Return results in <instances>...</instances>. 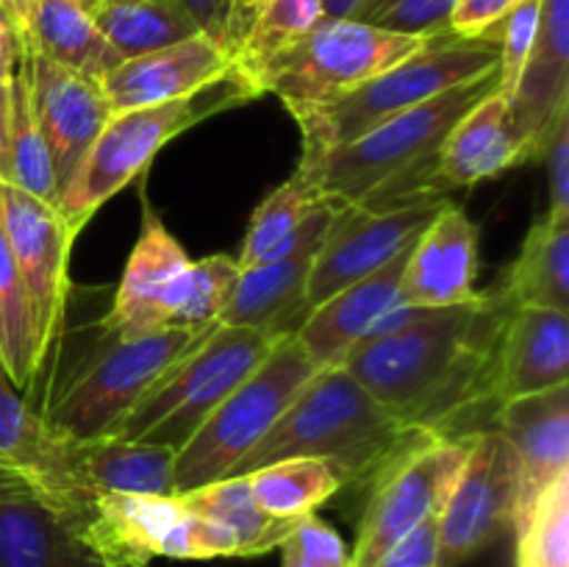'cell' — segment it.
<instances>
[{
	"mask_svg": "<svg viewBox=\"0 0 569 567\" xmlns=\"http://www.w3.org/2000/svg\"><path fill=\"white\" fill-rule=\"evenodd\" d=\"M515 309L498 287L467 304L422 309L359 342L339 365L426 437H472L492 428L500 409L498 350Z\"/></svg>",
	"mask_w": 569,
	"mask_h": 567,
	"instance_id": "cell-1",
	"label": "cell"
},
{
	"mask_svg": "<svg viewBox=\"0 0 569 567\" xmlns=\"http://www.w3.org/2000/svg\"><path fill=\"white\" fill-rule=\"evenodd\" d=\"M389 406L372 398L342 365L322 367L281 420L250 450L233 476H244L289 456L331 459L348 476V487L370 489L389 465L428 442Z\"/></svg>",
	"mask_w": 569,
	"mask_h": 567,
	"instance_id": "cell-2",
	"label": "cell"
},
{
	"mask_svg": "<svg viewBox=\"0 0 569 567\" xmlns=\"http://www.w3.org/2000/svg\"><path fill=\"white\" fill-rule=\"evenodd\" d=\"M253 98H259V92L250 78L233 64L226 76L214 78L187 98L111 115L89 153L83 156L76 176L61 189L59 211L67 226L81 233L94 211L109 203L133 178L142 176L167 142L198 122Z\"/></svg>",
	"mask_w": 569,
	"mask_h": 567,
	"instance_id": "cell-3",
	"label": "cell"
},
{
	"mask_svg": "<svg viewBox=\"0 0 569 567\" xmlns=\"http://www.w3.org/2000/svg\"><path fill=\"white\" fill-rule=\"evenodd\" d=\"M498 61L500 48L495 28L478 39H456L450 33L428 39L417 53L378 72L361 87L326 103L292 111L303 139L300 159L339 148L433 94L487 76L498 67Z\"/></svg>",
	"mask_w": 569,
	"mask_h": 567,
	"instance_id": "cell-4",
	"label": "cell"
},
{
	"mask_svg": "<svg viewBox=\"0 0 569 567\" xmlns=\"http://www.w3.org/2000/svg\"><path fill=\"white\" fill-rule=\"evenodd\" d=\"M498 89V67L492 72L459 87L439 92L389 120L378 122L361 137L326 150L320 156L300 159L303 172L322 200L333 206H353L381 183L400 172L417 170L439 159L450 128L489 92Z\"/></svg>",
	"mask_w": 569,
	"mask_h": 567,
	"instance_id": "cell-5",
	"label": "cell"
},
{
	"mask_svg": "<svg viewBox=\"0 0 569 567\" xmlns=\"http://www.w3.org/2000/svg\"><path fill=\"white\" fill-rule=\"evenodd\" d=\"M289 334L267 328L217 326L189 354L172 361L164 376L111 428V437L164 445L178 450L206 417L276 350Z\"/></svg>",
	"mask_w": 569,
	"mask_h": 567,
	"instance_id": "cell-6",
	"label": "cell"
},
{
	"mask_svg": "<svg viewBox=\"0 0 569 567\" xmlns=\"http://www.w3.org/2000/svg\"><path fill=\"white\" fill-rule=\"evenodd\" d=\"M209 331L211 328H159L142 337L117 339L103 328L100 348L56 384L53 395L39 406V415L50 431L64 439L109 434L164 376L167 367L189 354Z\"/></svg>",
	"mask_w": 569,
	"mask_h": 567,
	"instance_id": "cell-7",
	"label": "cell"
},
{
	"mask_svg": "<svg viewBox=\"0 0 569 567\" xmlns=\"http://www.w3.org/2000/svg\"><path fill=\"white\" fill-rule=\"evenodd\" d=\"M320 370L295 334L283 337L178 450L176 495L233 476Z\"/></svg>",
	"mask_w": 569,
	"mask_h": 567,
	"instance_id": "cell-8",
	"label": "cell"
},
{
	"mask_svg": "<svg viewBox=\"0 0 569 567\" xmlns=\"http://www.w3.org/2000/svg\"><path fill=\"white\" fill-rule=\"evenodd\" d=\"M426 42L359 20H322L300 42L267 61L250 81L259 94L281 98L292 115L361 87Z\"/></svg>",
	"mask_w": 569,
	"mask_h": 567,
	"instance_id": "cell-9",
	"label": "cell"
},
{
	"mask_svg": "<svg viewBox=\"0 0 569 567\" xmlns=\"http://www.w3.org/2000/svg\"><path fill=\"white\" fill-rule=\"evenodd\" d=\"M472 437L428 439L372 481L350 550V567H372L400 537L428 517H439L465 467Z\"/></svg>",
	"mask_w": 569,
	"mask_h": 567,
	"instance_id": "cell-10",
	"label": "cell"
},
{
	"mask_svg": "<svg viewBox=\"0 0 569 567\" xmlns=\"http://www.w3.org/2000/svg\"><path fill=\"white\" fill-rule=\"evenodd\" d=\"M517 459L495 428L478 431L439 511L437 567H459L515 528Z\"/></svg>",
	"mask_w": 569,
	"mask_h": 567,
	"instance_id": "cell-11",
	"label": "cell"
},
{
	"mask_svg": "<svg viewBox=\"0 0 569 567\" xmlns=\"http://www.w3.org/2000/svg\"><path fill=\"white\" fill-rule=\"evenodd\" d=\"M0 217L31 304L39 356L44 365L61 331L70 295V250L78 233L67 226L56 206L42 203L11 183H0Z\"/></svg>",
	"mask_w": 569,
	"mask_h": 567,
	"instance_id": "cell-12",
	"label": "cell"
},
{
	"mask_svg": "<svg viewBox=\"0 0 569 567\" xmlns=\"http://www.w3.org/2000/svg\"><path fill=\"white\" fill-rule=\"evenodd\" d=\"M439 203L406 206V209L376 211L365 206H339V215L317 253L306 284V315L322 300L350 287L359 278L381 270L403 248H409L428 222L442 211Z\"/></svg>",
	"mask_w": 569,
	"mask_h": 567,
	"instance_id": "cell-13",
	"label": "cell"
},
{
	"mask_svg": "<svg viewBox=\"0 0 569 567\" xmlns=\"http://www.w3.org/2000/svg\"><path fill=\"white\" fill-rule=\"evenodd\" d=\"M337 215L339 206L322 200L276 256L253 267H242L217 326L267 328L281 334L298 331L306 317V284Z\"/></svg>",
	"mask_w": 569,
	"mask_h": 567,
	"instance_id": "cell-14",
	"label": "cell"
},
{
	"mask_svg": "<svg viewBox=\"0 0 569 567\" xmlns=\"http://www.w3.org/2000/svg\"><path fill=\"white\" fill-rule=\"evenodd\" d=\"M20 53L33 117L48 142L61 198V189L76 176L83 156L114 111L100 89V81L48 59L31 44H22Z\"/></svg>",
	"mask_w": 569,
	"mask_h": 567,
	"instance_id": "cell-15",
	"label": "cell"
},
{
	"mask_svg": "<svg viewBox=\"0 0 569 567\" xmlns=\"http://www.w3.org/2000/svg\"><path fill=\"white\" fill-rule=\"evenodd\" d=\"M517 459L515 528L520 534L550 484L569 472V384L506 400L492 422Z\"/></svg>",
	"mask_w": 569,
	"mask_h": 567,
	"instance_id": "cell-16",
	"label": "cell"
},
{
	"mask_svg": "<svg viewBox=\"0 0 569 567\" xmlns=\"http://www.w3.org/2000/svg\"><path fill=\"white\" fill-rule=\"evenodd\" d=\"M178 495L94 493L67 531L103 567H148L181 523Z\"/></svg>",
	"mask_w": 569,
	"mask_h": 567,
	"instance_id": "cell-17",
	"label": "cell"
},
{
	"mask_svg": "<svg viewBox=\"0 0 569 567\" xmlns=\"http://www.w3.org/2000/svg\"><path fill=\"white\" fill-rule=\"evenodd\" d=\"M187 265L189 256L183 253L178 239L156 217L153 206L142 200V228L122 270L109 315L103 317L106 331L117 339H133L170 328L167 317L172 295Z\"/></svg>",
	"mask_w": 569,
	"mask_h": 567,
	"instance_id": "cell-18",
	"label": "cell"
},
{
	"mask_svg": "<svg viewBox=\"0 0 569 567\" xmlns=\"http://www.w3.org/2000/svg\"><path fill=\"white\" fill-rule=\"evenodd\" d=\"M478 228L465 209L445 203L411 245L400 300L422 309H448L478 295Z\"/></svg>",
	"mask_w": 569,
	"mask_h": 567,
	"instance_id": "cell-19",
	"label": "cell"
},
{
	"mask_svg": "<svg viewBox=\"0 0 569 567\" xmlns=\"http://www.w3.org/2000/svg\"><path fill=\"white\" fill-rule=\"evenodd\" d=\"M231 67V50L198 33L170 48L120 61L114 70L100 78V89L117 115V111L187 98L214 78L226 76Z\"/></svg>",
	"mask_w": 569,
	"mask_h": 567,
	"instance_id": "cell-20",
	"label": "cell"
},
{
	"mask_svg": "<svg viewBox=\"0 0 569 567\" xmlns=\"http://www.w3.org/2000/svg\"><path fill=\"white\" fill-rule=\"evenodd\" d=\"M417 242V239H415ZM411 242V245H415ZM409 248L400 250L389 265L370 276L359 278L350 287L339 289L328 300L309 311L298 326L295 337L306 348V354L320 367H333L370 334V328L400 304V281H403Z\"/></svg>",
	"mask_w": 569,
	"mask_h": 567,
	"instance_id": "cell-21",
	"label": "cell"
},
{
	"mask_svg": "<svg viewBox=\"0 0 569 567\" xmlns=\"http://www.w3.org/2000/svg\"><path fill=\"white\" fill-rule=\"evenodd\" d=\"M0 461L17 467L59 515L89 487L67 465L64 437L50 431L37 406L11 381L0 361Z\"/></svg>",
	"mask_w": 569,
	"mask_h": 567,
	"instance_id": "cell-22",
	"label": "cell"
},
{
	"mask_svg": "<svg viewBox=\"0 0 569 567\" xmlns=\"http://www.w3.org/2000/svg\"><path fill=\"white\" fill-rule=\"evenodd\" d=\"M0 567H103L17 467L0 461Z\"/></svg>",
	"mask_w": 569,
	"mask_h": 567,
	"instance_id": "cell-23",
	"label": "cell"
},
{
	"mask_svg": "<svg viewBox=\"0 0 569 567\" xmlns=\"http://www.w3.org/2000/svg\"><path fill=\"white\" fill-rule=\"evenodd\" d=\"M565 103H569V0H542L537 42L509 100L520 161H531L533 145Z\"/></svg>",
	"mask_w": 569,
	"mask_h": 567,
	"instance_id": "cell-24",
	"label": "cell"
},
{
	"mask_svg": "<svg viewBox=\"0 0 569 567\" xmlns=\"http://www.w3.org/2000/svg\"><path fill=\"white\" fill-rule=\"evenodd\" d=\"M569 384V317L545 306H517L498 350V398L537 395Z\"/></svg>",
	"mask_w": 569,
	"mask_h": 567,
	"instance_id": "cell-25",
	"label": "cell"
},
{
	"mask_svg": "<svg viewBox=\"0 0 569 567\" xmlns=\"http://www.w3.org/2000/svg\"><path fill=\"white\" fill-rule=\"evenodd\" d=\"M67 465L78 484L94 493L176 495V450L133 439H64Z\"/></svg>",
	"mask_w": 569,
	"mask_h": 567,
	"instance_id": "cell-26",
	"label": "cell"
},
{
	"mask_svg": "<svg viewBox=\"0 0 569 567\" xmlns=\"http://www.w3.org/2000/svg\"><path fill=\"white\" fill-rule=\"evenodd\" d=\"M515 165L522 161L511 128L509 98L495 89L450 128L439 148V176L450 189H467Z\"/></svg>",
	"mask_w": 569,
	"mask_h": 567,
	"instance_id": "cell-27",
	"label": "cell"
},
{
	"mask_svg": "<svg viewBox=\"0 0 569 567\" xmlns=\"http://www.w3.org/2000/svg\"><path fill=\"white\" fill-rule=\"evenodd\" d=\"M498 289L515 306H569V215H542L522 239V248Z\"/></svg>",
	"mask_w": 569,
	"mask_h": 567,
	"instance_id": "cell-28",
	"label": "cell"
},
{
	"mask_svg": "<svg viewBox=\"0 0 569 567\" xmlns=\"http://www.w3.org/2000/svg\"><path fill=\"white\" fill-rule=\"evenodd\" d=\"M28 44L94 81L122 61L94 26L83 0H33Z\"/></svg>",
	"mask_w": 569,
	"mask_h": 567,
	"instance_id": "cell-29",
	"label": "cell"
},
{
	"mask_svg": "<svg viewBox=\"0 0 569 567\" xmlns=\"http://www.w3.org/2000/svg\"><path fill=\"white\" fill-rule=\"evenodd\" d=\"M181 504L200 517L226 528L239 548V559L264 556L281 548L298 520H281L261 509L250 495L248 476H226L206 487L178 493Z\"/></svg>",
	"mask_w": 569,
	"mask_h": 567,
	"instance_id": "cell-30",
	"label": "cell"
},
{
	"mask_svg": "<svg viewBox=\"0 0 569 567\" xmlns=\"http://www.w3.org/2000/svg\"><path fill=\"white\" fill-rule=\"evenodd\" d=\"M256 504L281 520H300L315 515L339 489L348 487V476L331 459L289 456L253 472H244Z\"/></svg>",
	"mask_w": 569,
	"mask_h": 567,
	"instance_id": "cell-31",
	"label": "cell"
},
{
	"mask_svg": "<svg viewBox=\"0 0 569 567\" xmlns=\"http://www.w3.org/2000/svg\"><path fill=\"white\" fill-rule=\"evenodd\" d=\"M0 183H11V187L42 200V203L59 209V183H56L48 142H44L37 117H33L22 53L17 56V64L9 78V126H6V153Z\"/></svg>",
	"mask_w": 569,
	"mask_h": 567,
	"instance_id": "cell-32",
	"label": "cell"
},
{
	"mask_svg": "<svg viewBox=\"0 0 569 567\" xmlns=\"http://www.w3.org/2000/svg\"><path fill=\"white\" fill-rule=\"evenodd\" d=\"M92 20L122 61L200 33L178 0H109L94 6Z\"/></svg>",
	"mask_w": 569,
	"mask_h": 567,
	"instance_id": "cell-33",
	"label": "cell"
},
{
	"mask_svg": "<svg viewBox=\"0 0 569 567\" xmlns=\"http://www.w3.org/2000/svg\"><path fill=\"white\" fill-rule=\"evenodd\" d=\"M0 361L22 392L33 387L42 370L31 304L6 239L3 217H0Z\"/></svg>",
	"mask_w": 569,
	"mask_h": 567,
	"instance_id": "cell-34",
	"label": "cell"
},
{
	"mask_svg": "<svg viewBox=\"0 0 569 567\" xmlns=\"http://www.w3.org/2000/svg\"><path fill=\"white\" fill-rule=\"evenodd\" d=\"M322 20V0H259L233 50V64L253 78L267 61L300 42Z\"/></svg>",
	"mask_w": 569,
	"mask_h": 567,
	"instance_id": "cell-35",
	"label": "cell"
},
{
	"mask_svg": "<svg viewBox=\"0 0 569 567\" xmlns=\"http://www.w3.org/2000/svg\"><path fill=\"white\" fill-rule=\"evenodd\" d=\"M320 203L322 198L315 189V183H311L303 172L295 170V176L289 178V181H283L276 192L267 195L264 203H261L259 209L253 211V217H250L248 233H244L242 242V253L237 256L239 270L276 256L278 250L298 233V228L303 226L306 217H309Z\"/></svg>",
	"mask_w": 569,
	"mask_h": 567,
	"instance_id": "cell-36",
	"label": "cell"
},
{
	"mask_svg": "<svg viewBox=\"0 0 569 567\" xmlns=\"http://www.w3.org/2000/svg\"><path fill=\"white\" fill-rule=\"evenodd\" d=\"M239 281V265L233 256L214 253L189 261L176 284L170 304V328H214L222 309L231 300Z\"/></svg>",
	"mask_w": 569,
	"mask_h": 567,
	"instance_id": "cell-37",
	"label": "cell"
},
{
	"mask_svg": "<svg viewBox=\"0 0 569 567\" xmlns=\"http://www.w3.org/2000/svg\"><path fill=\"white\" fill-rule=\"evenodd\" d=\"M517 565L569 567V472L550 484L517 534Z\"/></svg>",
	"mask_w": 569,
	"mask_h": 567,
	"instance_id": "cell-38",
	"label": "cell"
},
{
	"mask_svg": "<svg viewBox=\"0 0 569 567\" xmlns=\"http://www.w3.org/2000/svg\"><path fill=\"white\" fill-rule=\"evenodd\" d=\"M456 0H367L356 20L406 37H445Z\"/></svg>",
	"mask_w": 569,
	"mask_h": 567,
	"instance_id": "cell-39",
	"label": "cell"
},
{
	"mask_svg": "<svg viewBox=\"0 0 569 567\" xmlns=\"http://www.w3.org/2000/svg\"><path fill=\"white\" fill-rule=\"evenodd\" d=\"M539 11H542V0H522L503 17V22L495 26L500 48L498 92L506 94L509 100L515 94L517 81H520L522 67H526L528 56H531L533 42H537Z\"/></svg>",
	"mask_w": 569,
	"mask_h": 567,
	"instance_id": "cell-40",
	"label": "cell"
},
{
	"mask_svg": "<svg viewBox=\"0 0 569 567\" xmlns=\"http://www.w3.org/2000/svg\"><path fill=\"white\" fill-rule=\"evenodd\" d=\"M283 567H350V550L337 531L317 515L295 523L281 543Z\"/></svg>",
	"mask_w": 569,
	"mask_h": 567,
	"instance_id": "cell-41",
	"label": "cell"
},
{
	"mask_svg": "<svg viewBox=\"0 0 569 567\" xmlns=\"http://www.w3.org/2000/svg\"><path fill=\"white\" fill-rule=\"evenodd\" d=\"M531 161L548 165L550 215H569V103L561 106L533 145Z\"/></svg>",
	"mask_w": 569,
	"mask_h": 567,
	"instance_id": "cell-42",
	"label": "cell"
},
{
	"mask_svg": "<svg viewBox=\"0 0 569 567\" xmlns=\"http://www.w3.org/2000/svg\"><path fill=\"white\" fill-rule=\"evenodd\" d=\"M522 0H456L448 20V33L456 39L487 37Z\"/></svg>",
	"mask_w": 569,
	"mask_h": 567,
	"instance_id": "cell-43",
	"label": "cell"
},
{
	"mask_svg": "<svg viewBox=\"0 0 569 567\" xmlns=\"http://www.w3.org/2000/svg\"><path fill=\"white\" fill-rule=\"evenodd\" d=\"M439 517H428L426 523L400 537L372 567H437L439 559Z\"/></svg>",
	"mask_w": 569,
	"mask_h": 567,
	"instance_id": "cell-44",
	"label": "cell"
},
{
	"mask_svg": "<svg viewBox=\"0 0 569 567\" xmlns=\"http://www.w3.org/2000/svg\"><path fill=\"white\" fill-rule=\"evenodd\" d=\"M181 9L192 17L203 37L214 39L226 50L237 44V0H178Z\"/></svg>",
	"mask_w": 569,
	"mask_h": 567,
	"instance_id": "cell-45",
	"label": "cell"
},
{
	"mask_svg": "<svg viewBox=\"0 0 569 567\" xmlns=\"http://www.w3.org/2000/svg\"><path fill=\"white\" fill-rule=\"evenodd\" d=\"M17 56H20V37H17L14 26L6 17V11L0 9V76H11V70L17 64Z\"/></svg>",
	"mask_w": 569,
	"mask_h": 567,
	"instance_id": "cell-46",
	"label": "cell"
},
{
	"mask_svg": "<svg viewBox=\"0 0 569 567\" xmlns=\"http://www.w3.org/2000/svg\"><path fill=\"white\" fill-rule=\"evenodd\" d=\"M367 0H322V14L326 20H356Z\"/></svg>",
	"mask_w": 569,
	"mask_h": 567,
	"instance_id": "cell-47",
	"label": "cell"
},
{
	"mask_svg": "<svg viewBox=\"0 0 569 567\" xmlns=\"http://www.w3.org/2000/svg\"><path fill=\"white\" fill-rule=\"evenodd\" d=\"M9 78L0 76V170H3L6 153V126H9Z\"/></svg>",
	"mask_w": 569,
	"mask_h": 567,
	"instance_id": "cell-48",
	"label": "cell"
},
{
	"mask_svg": "<svg viewBox=\"0 0 569 567\" xmlns=\"http://www.w3.org/2000/svg\"><path fill=\"white\" fill-rule=\"evenodd\" d=\"M100 3H109V0H92V9H94V6H100ZM92 9H89V11H92Z\"/></svg>",
	"mask_w": 569,
	"mask_h": 567,
	"instance_id": "cell-49",
	"label": "cell"
},
{
	"mask_svg": "<svg viewBox=\"0 0 569 567\" xmlns=\"http://www.w3.org/2000/svg\"><path fill=\"white\" fill-rule=\"evenodd\" d=\"M83 3H87V9H92V0H83Z\"/></svg>",
	"mask_w": 569,
	"mask_h": 567,
	"instance_id": "cell-50",
	"label": "cell"
},
{
	"mask_svg": "<svg viewBox=\"0 0 569 567\" xmlns=\"http://www.w3.org/2000/svg\"><path fill=\"white\" fill-rule=\"evenodd\" d=\"M517 567H533V565H517Z\"/></svg>",
	"mask_w": 569,
	"mask_h": 567,
	"instance_id": "cell-51",
	"label": "cell"
}]
</instances>
